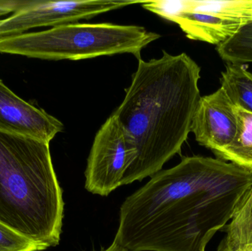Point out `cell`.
I'll return each mask as SVG.
<instances>
[{
  "label": "cell",
  "instance_id": "obj_1",
  "mask_svg": "<svg viewBox=\"0 0 252 251\" xmlns=\"http://www.w3.org/2000/svg\"><path fill=\"white\" fill-rule=\"evenodd\" d=\"M252 184V172L233 164L184 157L126 197L114 242L129 251H206Z\"/></svg>",
  "mask_w": 252,
  "mask_h": 251
},
{
  "label": "cell",
  "instance_id": "obj_2",
  "mask_svg": "<svg viewBox=\"0 0 252 251\" xmlns=\"http://www.w3.org/2000/svg\"><path fill=\"white\" fill-rule=\"evenodd\" d=\"M201 67L186 53L140 57L116 116L136 156L123 186L154 176L181 151L201 96Z\"/></svg>",
  "mask_w": 252,
  "mask_h": 251
},
{
  "label": "cell",
  "instance_id": "obj_3",
  "mask_svg": "<svg viewBox=\"0 0 252 251\" xmlns=\"http://www.w3.org/2000/svg\"><path fill=\"white\" fill-rule=\"evenodd\" d=\"M63 209L50 144L0 132V223L44 251L59 244Z\"/></svg>",
  "mask_w": 252,
  "mask_h": 251
},
{
  "label": "cell",
  "instance_id": "obj_4",
  "mask_svg": "<svg viewBox=\"0 0 252 251\" xmlns=\"http://www.w3.org/2000/svg\"><path fill=\"white\" fill-rule=\"evenodd\" d=\"M161 37L136 25L72 23L47 30L0 38V53L44 60H84L130 53L140 56Z\"/></svg>",
  "mask_w": 252,
  "mask_h": 251
},
{
  "label": "cell",
  "instance_id": "obj_5",
  "mask_svg": "<svg viewBox=\"0 0 252 251\" xmlns=\"http://www.w3.org/2000/svg\"><path fill=\"white\" fill-rule=\"evenodd\" d=\"M135 156L130 138L112 113L94 137L85 171L86 190L92 194L109 195L123 186Z\"/></svg>",
  "mask_w": 252,
  "mask_h": 251
},
{
  "label": "cell",
  "instance_id": "obj_6",
  "mask_svg": "<svg viewBox=\"0 0 252 251\" xmlns=\"http://www.w3.org/2000/svg\"><path fill=\"white\" fill-rule=\"evenodd\" d=\"M145 0H79V1H45L31 0L11 16L0 19V38L25 33L41 27H54L77 23L101 13H107L135 4H143Z\"/></svg>",
  "mask_w": 252,
  "mask_h": 251
},
{
  "label": "cell",
  "instance_id": "obj_7",
  "mask_svg": "<svg viewBox=\"0 0 252 251\" xmlns=\"http://www.w3.org/2000/svg\"><path fill=\"white\" fill-rule=\"evenodd\" d=\"M191 132L200 145L214 154L235 139L238 133L236 109L220 87L213 94L201 97L192 119Z\"/></svg>",
  "mask_w": 252,
  "mask_h": 251
},
{
  "label": "cell",
  "instance_id": "obj_8",
  "mask_svg": "<svg viewBox=\"0 0 252 251\" xmlns=\"http://www.w3.org/2000/svg\"><path fill=\"white\" fill-rule=\"evenodd\" d=\"M63 130L61 121L18 97L0 80V132L50 144Z\"/></svg>",
  "mask_w": 252,
  "mask_h": 251
},
{
  "label": "cell",
  "instance_id": "obj_9",
  "mask_svg": "<svg viewBox=\"0 0 252 251\" xmlns=\"http://www.w3.org/2000/svg\"><path fill=\"white\" fill-rule=\"evenodd\" d=\"M179 25L189 39L219 46L238 33L247 24L198 10H182L168 19Z\"/></svg>",
  "mask_w": 252,
  "mask_h": 251
},
{
  "label": "cell",
  "instance_id": "obj_10",
  "mask_svg": "<svg viewBox=\"0 0 252 251\" xmlns=\"http://www.w3.org/2000/svg\"><path fill=\"white\" fill-rule=\"evenodd\" d=\"M238 133L232 143L214 154L216 159L252 172V113L236 107Z\"/></svg>",
  "mask_w": 252,
  "mask_h": 251
},
{
  "label": "cell",
  "instance_id": "obj_11",
  "mask_svg": "<svg viewBox=\"0 0 252 251\" xmlns=\"http://www.w3.org/2000/svg\"><path fill=\"white\" fill-rule=\"evenodd\" d=\"M220 84L234 106L252 113V73L244 64L226 63Z\"/></svg>",
  "mask_w": 252,
  "mask_h": 251
},
{
  "label": "cell",
  "instance_id": "obj_12",
  "mask_svg": "<svg viewBox=\"0 0 252 251\" xmlns=\"http://www.w3.org/2000/svg\"><path fill=\"white\" fill-rule=\"evenodd\" d=\"M221 231L226 233L223 240L230 249H241L252 245V184L230 223Z\"/></svg>",
  "mask_w": 252,
  "mask_h": 251
},
{
  "label": "cell",
  "instance_id": "obj_13",
  "mask_svg": "<svg viewBox=\"0 0 252 251\" xmlns=\"http://www.w3.org/2000/svg\"><path fill=\"white\" fill-rule=\"evenodd\" d=\"M184 10H198L239 20L252 22V0L241 1H193L184 0Z\"/></svg>",
  "mask_w": 252,
  "mask_h": 251
},
{
  "label": "cell",
  "instance_id": "obj_14",
  "mask_svg": "<svg viewBox=\"0 0 252 251\" xmlns=\"http://www.w3.org/2000/svg\"><path fill=\"white\" fill-rule=\"evenodd\" d=\"M220 57L227 63H252V22L226 42L216 48Z\"/></svg>",
  "mask_w": 252,
  "mask_h": 251
},
{
  "label": "cell",
  "instance_id": "obj_15",
  "mask_svg": "<svg viewBox=\"0 0 252 251\" xmlns=\"http://www.w3.org/2000/svg\"><path fill=\"white\" fill-rule=\"evenodd\" d=\"M41 251L39 246L0 223V251Z\"/></svg>",
  "mask_w": 252,
  "mask_h": 251
},
{
  "label": "cell",
  "instance_id": "obj_16",
  "mask_svg": "<svg viewBox=\"0 0 252 251\" xmlns=\"http://www.w3.org/2000/svg\"><path fill=\"white\" fill-rule=\"evenodd\" d=\"M30 1L31 0H0V16L13 13Z\"/></svg>",
  "mask_w": 252,
  "mask_h": 251
},
{
  "label": "cell",
  "instance_id": "obj_17",
  "mask_svg": "<svg viewBox=\"0 0 252 251\" xmlns=\"http://www.w3.org/2000/svg\"><path fill=\"white\" fill-rule=\"evenodd\" d=\"M100 251H129L126 249V248L123 247L121 245L118 244V243L113 242L112 244L109 246L108 249H102Z\"/></svg>",
  "mask_w": 252,
  "mask_h": 251
},
{
  "label": "cell",
  "instance_id": "obj_18",
  "mask_svg": "<svg viewBox=\"0 0 252 251\" xmlns=\"http://www.w3.org/2000/svg\"><path fill=\"white\" fill-rule=\"evenodd\" d=\"M220 243H221L223 247H224L225 251H252V245H251V246H246V247L244 248H241V249H230V248L226 244V243L223 241V240H222Z\"/></svg>",
  "mask_w": 252,
  "mask_h": 251
},
{
  "label": "cell",
  "instance_id": "obj_19",
  "mask_svg": "<svg viewBox=\"0 0 252 251\" xmlns=\"http://www.w3.org/2000/svg\"><path fill=\"white\" fill-rule=\"evenodd\" d=\"M217 251H225L224 248H223V246H222L221 244L219 245V248H218Z\"/></svg>",
  "mask_w": 252,
  "mask_h": 251
}]
</instances>
